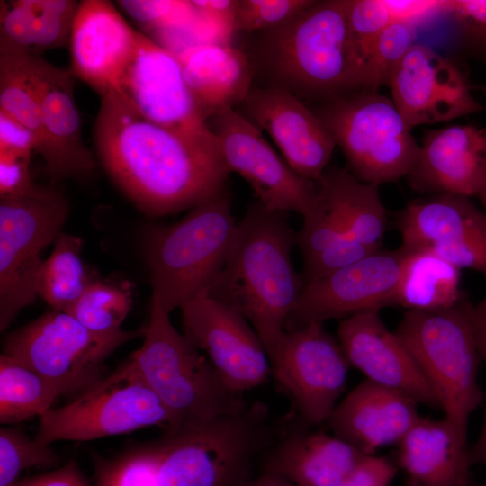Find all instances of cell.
<instances>
[{
	"mask_svg": "<svg viewBox=\"0 0 486 486\" xmlns=\"http://www.w3.org/2000/svg\"><path fill=\"white\" fill-rule=\"evenodd\" d=\"M68 214L64 194L39 185L26 194L0 200V330L36 299L40 253L62 232Z\"/></svg>",
	"mask_w": 486,
	"mask_h": 486,
	"instance_id": "cell-11",
	"label": "cell"
},
{
	"mask_svg": "<svg viewBox=\"0 0 486 486\" xmlns=\"http://www.w3.org/2000/svg\"><path fill=\"white\" fill-rule=\"evenodd\" d=\"M338 340L350 364L366 379L400 392L418 404L440 410L438 400L414 357L379 311H365L341 320Z\"/></svg>",
	"mask_w": 486,
	"mask_h": 486,
	"instance_id": "cell-20",
	"label": "cell"
},
{
	"mask_svg": "<svg viewBox=\"0 0 486 486\" xmlns=\"http://www.w3.org/2000/svg\"><path fill=\"white\" fill-rule=\"evenodd\" d=\"M472 308L465 296L446 310H406L395 331L431 386L468 463L469 418L484 399L478 382L482 360L472 331Z\"/></svg>",
	"mask_w": 486,
	"mask_h": 486,
	"instance_id": "cell-5",
	"label": "cell"
},
{
	"mask_svg": "<svg viewBox=\"0 0 486 486\" xmlns=\"http://www.w3.org/2000/svg\"><path fill=\"white\" fill-rule=\"evenodd\" d=\"M82 246L80 238L61 232L42 262L36 292L54 310L65 311L93 280L81 257Z\"/></svg>",
	"mask_w": 486,
	"mask_h": 486,
	"instance_id": "cell-32",
	"label": "cell"
},
{
	"mask_svg": "<svg viewBox=\"0 0 486 486\" xmlns=\"http://www.w3.org/2000/svg\"><path fill=\"white\" fill-rule=\"evenodd\" d=\"M237 108L269 134L297 175L319 184L336 142L320 117L302 100L280 88L253 84Z\"/></svg>",
	"mask_w": 486,
	"mask_h": 486,
	"instance_id": "cell-18",
	"label": "cell"
},
{
	"mask_svg": "<svg viewBox=\"0 0 486 486\" xmlns=\"http://www.w3.org/2000/svg\"><path fill=\"white\" fill-rule=\"evenodd\" d=\"M60 457L49 446L32 439L18 428H0V486H10L22 471L37 466H55Z\"/></svg>",
	"mask_w": 486,
	"mask_h": 486,
	"instance_id": "cell-38",
	"label": "cell"
},
{
	"mask_svg": "<svg viewBox=\"0 0 486 486\" xmlns=\"http://www.w3.org/2000/svg\"><path fill=\"white\" fill-rule=\"evenodd\" d=\"M471 320L481 360L486 363V299L472 305Z\"/></svg>",
	"mask_w": 486,
	"mask_h": 486,
	"instance_id": "cell-48",
	"label": "cell"
},
{
	"mask_svg": "<svg viewBox=\"0 0 486 486\" xmlns=\"http://www.w3.org/2000/svg\"><path fill=\"white\" fill-rule=\"evenodd\" d=\"M454 19L468 55L486 66V0L440 2Z\"/></svg>",
	"mask_w": 486,
	"mask_h": 486,
	"instance_id": "cell-42",
	"label": "cell"
},
{
	"mask_svg": "<svg viewBox=\"0 0 486 486\" xmlns=\"http://www.w3.org/2000/svg\"><path fill=\"white\" fill-rule=\"evenodd\" d=\"M94 143L111 179L152 217L192 209L224 190L230 174L211 128L184 130L153 122L118 89L102 95Z\"/></svg>",
	"mask_w": 486,
	"mask_h": 486,
	"instance_id": "cell-1",
	"label": "cell"
},
{
	"mask_svg": "<svg viewBox=\"0 0 486 486\" xmlns=\"http://www.w3.org/2000/svg\"><path fill=\"white\" fill-rule=\"evenodd\" d=\"M10 486H91L76 460L50 472L17 480Z\"/></svg>",
	"mask_w": 486,
	"mask_h": 486,
	"instance_id": "cell-47",
	"label": "cell"
},
{
	"mask_svg": "<svg viewBox=\"0 0 486 486\" xmlns=\"http://www.w3.org/2000/svg\"><path fill=\"white\" fill-rule=\"evenodd\" d=\"M145 328L96 333L62 310L44 313L10 333L4 353L73 398L104 376V361L121 346L144 336Z\"/></svg>",
	"mask_w": 486,
	"mask_h": 486,
	"instance_id": "cell-10",
	"label": "cell"
},
{
	"mask_svg": "<svg viewBox=\"0 0 486 486\" xmlns=\"http://www.w3.org/2000/svg\"><path fill=\"white\" fill-rule=\"evenodd\" d=\"M398 465L385 456L366 455L335 486H390Z\"/></svg>",
	"mask_w": 486,
	"mask_h": 486,
	"instance_id": "cell-45",
	"label": "cell"
},
{
	"mask_svg": "<svg viewBox=\"0 0 486 486\" xmlns=\"http://www.w3.org/2000/svg\"><path fill=\"white\" fill-rule=\"evenodd\" d=\"M28 62L54 157L48 173L50 181L88 176L96 167V161L82 139L73 74L30 52Z\"/></svg>",
	"mask_w": 486,
	"mask_h": 486,
	"instance_id": "cell-23",
	"label": "cell"
},
{
	"mask_svg": "<svg viewBox=\"0 0 486 486\" xmlns=\"http://www.w3.org/2000/svg\"><path fill=\"white\" fill-rule=\"evenodd\" d=\"M350 56L356 93L364 66L383 30L396 16L387 1L346 0Z\"/></svg>",
	"mask_w": 486,
	"mask_h": 486,
	"instance_id": "cell-35",
	"label": "cell"
},
{
	"mask_svg": "<svg viewBox=\"0 0 486 486\" xmlns=\"http://www.w3.org/2000/svg\"><path fill=\"white\" fill-rule=\"evenodd\" d=\"M313 3V0H238L234 31L257 32L288 22Z\"/></svg>",
	"mask_w": 486,
	"mask_h": 486,
	"instance_id": "cell-41",
	"label": "cell"
},
{
	"mask_svg": "<svg viewBox=\"0 0 486 486\" xmlns=\"http://www.w3.org/2000/svg\"><path fill=\"white\" fill-rule=\"evenodd\" d=\"M169 314L152 297L143 344L129 359L173 413L177 426L244 406L242 394L222 382L206 356L175 328Z\"/></svg>",
	"mask_w": 486,
	"mask_h": 486,
	"instance_id": "cell-7",
	"label": "cell"
},
{
	"mask_svg": "<svg viewBox=\"0 0 486 486\" xmlns=\"http://www.w3.org/2000/svg\"><path fill=\"white\" fill-rule=\"evenodd\" d=\"M401 248L430 249L458 268L486 274V212L469 197L438 194L410 202L398 214Z\"/></svg>",
	"mask_w": 486,
	"mask_h": 486,
	"instance_id": "cell-16",
	"label": "cell"
},
{
	"mask_svg": "<svg viewBox=\"0 0 486 486\" xmlns=\"http://www.w3.org/2000/svg\"><path fill=\"white\" fill-rule=\"evenodd\" d=\"M388 86L393 104L410 129L486 109L472 96L468 76L452 60L425 45L410 48L393 68Z\"/></svg>",
	"mask_w": 486,
	"mask_h": 486,
	"instance_id": "cell-17",
	"label": "cell"
},
{
	"mask_svg": "<svg viewBox=\"0 0 486 486\" xmlns=\"http://www.w3.org/2000/svg\"><path fill=\"white\" fill-rule=\"evenodd\" d=\"M343 151L348 171L374 185L392 183L415 167L421 147L392 100L377 92L354 93L315 112Z\"/></svg>",
	"mask_w": 486,
	"mask_h": 486,
	"instance_id": "cell-8",
	"label": "cell"
},
{
	"mask_svg": "<svg viewBox=\"0 0 486 486\" xmlns=\"http://www.w3.org/2000/svg\"><path fill=\"white\" fill-rule=\"evenodd\" d=\"M270 364L303 421L310 426L327 422L346 388L350 364L323 323L285 330Z\"/></svg>",
	"mask_w": 486,
	"mask_h": 486,
	"instance_id": "cell-12",
	"label": "cell"
},
{
	"mask_svg": "<svg viewBox=\"0 0 486 486\" xmlns=\"http://www.w3.org/2000/svg\"><path fill=\"white\" fill-rule=\"evenodd\" d=\"M79 4L74 0L1 1L0 40L35 55L66 47Z\"/></svg>",
	"mask_w": 486,
	"mask_h": 486,
	"instance_id": "cell-28",
	"label": "cell"
},
{
	"mask_svg": "<svg viewBox=\"0 0 486 486\" xmlns=\"http://www.w3.org/2000/svg\"><path fill=\"white\" fill-rule=\"evenodd\" d=\"M296 236L287 212L252 202L238 222L223 267L208 288L211 296L250 323L269 360L304 286L292 262Z\"/></svg>",
	"mask_w": 486,
	"mask_h": 486,
	"instance_id": "cell-2",
	"label": "cell"
},
{
	"mask_svg": "<svg viewBox=\"0 0 486 486\" xmlns=\"http://www.w3.org/2000/svg\"><path fill=\"white\" fill-rule=\"evenodd\" d=\"M407 395L367 379L337 404L327 423L333 435L366 455L399 444L420 418Z\"/></svg>",
	"mask_w": 486,
	"mask_h": 486,
	"instance_id": "cell-24",
	"label": "cell"
},
{
	"mask_svg": "<svg viewBox=\"0 0 486 486\" xmlns=\"http://www.w3.org/2000/svg\"><path fill=\"white\" fill-rule=\"evenodd\" d=\"M346 5L313 1L282 25L257 32L245 51L257 86L323 103L356 93Z\"/></svg>",
	"mask_w": 486,
	"mask_h": 486,
	"instance_id": "cell-3",
	"label": "cell"
},
{
	"mask_svg": "<svg viewBox=\"0 0 486 486\" xmlns=\"http://www.w3.org/2000/svg\"><path fill=\"white\" fill-rule=\"evenodd\" d=\"M140 32L109 1H81L71 31V73L102 95L118 89Z\"/></svg>",
	"mask_w": 486,
	"mask_h": 486,
	"instance_id": "cell-21",
	"label": "cell"
},
{
	"mask_svg": "<svg viewBox=\"0 0 486 486\" xmlns=\"http://www.w3.org/2000/svg\"><path fill=\"white\" fill-rule=\"evenodd\" d=\"M460 282L461 269L434 251H409L394 306L418 311L449 309L466 296Z\"/></svg>",
	"mask_w": 486,
	"mask_h": 486,
	"instance_id": "cell-30",
	"label": "cell"
},
{
	"mask_svg": "<svg viewBox=\"0 0 486 486\" xmlns=\"http://www.w3.org/2000/svg\"><path fill=\"white\" fill-rule=\"evenodd\" d=\"M61 394L37 372L5 355L0 356V422L10 425L40 417Z\"/></svg>",
	"mask_w": 486,
	"mask_h": 486,
	"instance_id": "cell-33",
	"label": "cell"
},
{
	"mask_svg": "<svg viewBox=\"0 0 486 486\" xmlns=\"http://www.w3.org/2000/svg\"><path fill=\"white\" fill-rule=\"evenodd\" d=\"M405 486H470L469 463L447 420L420 418L398 444Z\"/></svg>",
	"mask_w": 486,
	"mask_h": 486,
	"instance_id": "cell-27",
	"label": "cell"
},
{
	"mask_svg": "<svg viewBox=\"0 0 486 486\" xmlns=\"http://www.w3.org/2000/svg\"><path fill=\"white\" fill-rule=\"evenodd\" d=\"M118 90L153 122L184 130L210 129L177 57L142 32Z\"/></svg>",
	"mask_w": 486,
	"mask_h": 486,
	"instance_id": "cell-19",
	"label": "cell"
},
{
	"mask_svg": "<svg viewBox=\"0 0 486 486\" xmlns=\"http://www.w3.org/2000/svg\"><path fill=\"white\" fill-rule=\"evenodd\" d=\"M184 79L209 119L238 106L254 80L245 51L230 44H201L176 55Z\"/></svg>",
	"mask_w": 486,
	"mask_h": 486,
	"instance_id": "cell-26",
	"label": "cell"
},
{
	"mask_svg": "<svg viewBox=\"0 0 486 486\" xmlns=\"http://www.w3.org/2000/svg\"><path fill=\"white\" fill-rule=\"evenodd\" d=\"M408 255L401 247L395 250L381 248L337 273L305 284L285 330L394 306Z\"/></svg>",
	"mask_w": 486,
	"mask_h": 486,
	"instance_id": "cell-15",
	"label": "cell"
},
{
	"mask_svg": "<svg viewBox=\"0 0 486 486\" xmlns=\"http://www.w3.org/2000/svg\"><path fill=\"white\" fill-rule=\"evenodd\" d=\"M237 225L225 188L177 222L148 230L144 251L152 297L166 311L180 309L210 287L224 266Z\"/></svg>",
	"mask_w": 486,
	"mask_h": 486,
	"instance_id": "cell-6",
	"label": "cell"
},
{
	"mask_svg": "<svg viewBox=\"0 0 486 486\" xmlns=\"http://www.w3.org/2000/svg\"><path fill=\"white\" fill-rule=\"evenodd\" d=\"M177 426L173 413L128 358L68 403L40 417L35 440L89 441L151 427Z\"/></svg>",
	"mask_w": 486,
	"mask_h": 486,
	"instance_id": "cell-9",
	"label": "cell"
},
{
	"mask_svg": "<svg viewBox=\"0 0 486 486\" xmlns=\"http://www.w3.org/2000/svg\"><path fill=\"white\" fill-rule=\"evenodd\" d=\"M132 304V292L126 284L93 279L82 295L65 312L96 333L122 329Z\"/></svg>",
	"mask_w": 486,
	"mask_h": 486,
	"instance_id": "cell-34",
	"label": "cell"
},
{
	"mask_svg": "<svg viewBox=\"0 0 486 486\" xmlns=\"http://www.w3.org/2000/svg\"><path fill=\"white\" fill-rule=\"evenodd\" d=\"M274 441L268 409L261 402L182 423L160 439L156 486H241Z\"/></svg>",
	"mask_w": 486,
	"mask_h": 486,
	"instance_id": "cell-4",
	"label": "cell"
},
{
	"mask_svg": "<svg viewBox=\"0 0 486 486\" xmlns=\"http://www.w3.org/2000/svg\"><path fill=\"white\" fill-rule=\"evenodd\" d=\"M420 147L407 176L414 192L470 198L486 190V127L456 124L428 130Z\"/></svg>",
	"mask_w": 486,
	"mask_h": 486,
	"instance_id": "cell-22",
	"label": "cell"
},
{
	"mask_svg": "<svg viewBox=\"0 0 486 486\" xmlns=\"http://www.w3.org/2000/svg\"><path fill=\"white\" fill-rule=\"evenodd\" d=\"M303 220L302 228L296 236V245L303 258L340 239L350 238L333 204L320 187L318 200Z\"/></svg>",
	"mask_w": 486,
	"mask_h": 486,
	"instance_id": "cell-39",
	"label": "cell"
},
{
	"mask_svg": "<svg viewBox=\"0 0 486 486\" xmlns=\"http://www.w3.org/2000/svg\"><path fill=\"white\" fill-rule=\"evenodd\" d=\"M472 89H476V90H479V91H482V92L486 93V84H484V85H480V86H472Z\"/></svg>",
	"mask_w": 486,
	"mask_h": 486,
	"instance_id": "cell-52",
	"label": "cell"
},
{
	"mask_svg": "<svg viewBox=\"0 0 486 486\" xmlns=\"http://www.w3.org/2000/svg\"><path fill=\"white\" fill-rule=\"evenodd\" d=\"M35 150L36 141L31 131L0 109V153L32 156Z\"/></svg>",
	"mask_w": 486,
	"mask_h": 486,
	"instance_id": "cell-46",
	"label": "cell"
},
{
	"mask_svg": "<svg viewBox=\"0 0 486 486\" xmlns=\"http://www.w3.org/2000/svg\"><path fill=\"white\" fill-rule=\"evenodd\" d=\"M208 123L219 140L228 170L248 183L256 201L275 212H294L303 217L310 212L318 200V184L297 175L260 128L233 108L217 112Z\"/></svg>",
	"mask_w": 486,
	"mask_h": 486,
	"instance_id": "cell-13",
	"label": "cell"
},
{
	"mask_svg": "<svg viewBox=\"0 0 486 486\" xmlns=\"http://www.w3.org/2000/svg\"><path fill=\"white\" fill-rule=\"evenodd\" d=\"M263 456L262 472L295 486H335L366 454L334 435L300 428L274 440Z\"/></svg>",
	"mask_w": 486,
	"mask_h": 486,
	"instance_id": "cell-25",
	"label": "cell"
},
{
	"mask_svg": "<svg viewBox=\"0 0 486 486\" xmlns=\"http://www.w3.org/2000/svg\"><path fill=\"white\" fill-rule=\"evenodd\" d=\"M118 5L148 33L179 30L195 14L192 1L122 0Z\"/></svg>",
	"mask_w": 486,
	"mask_h": 486,
	"instance_id": "cell-40",
	"label": "cell"
},
{
	"mask_svg": "<svg viewBox=\"0 0 486 486\" xmlns=\"http://www.w3.org/2000/svg\"><path fill=\"white\" fill-rule=\"evenodd\" d=\"M482 204L483 205L485 211H486V190H484L482 193H481L478 195Z\"/></svg>",
	"mask_w": 486,
	"mask_h": 486,
	"instance_id": "cell-51",
	"label": "cell"
},
{
	"mask_svg": "<svg viewBox=\"0 0 486 486\" xmlns=\"http://www.w3.org/2000/svg\"><path fill=\"white\" fill-rule=\"evenodd\" d=\"M32 156L0 153V199H12L29 193L36 184L30 173Z\"/></svg>",
	"mask_w": 486,
	"mask_h": 486,
	"instance_id": "cell-44",
	"label": "cell"
},
{
	"mask_svg": "<svg viewBox=\"0 0 486 486\" xmlns=\"http://www.w3.org/2000/svg\"><path fill=\"white\" fill-rule=\"evenodd\" d=\"M29 52L0 40V109L31 131L36 141L35 152L49 173L54 157L42 123L36 86L29 68Z\"/></svg>",
	"mask_w": 486,
	"mask_h": 486,
	"instance_id": "cell-31",
	"label": "cell"
},
{
	"mask_svg": "<svg viewBox=\"0 0 486 486\" xmlns=\"http://www.w3.org/2000/svg\"><path fill=\"white\" fill-rule=\"evenodd\" d=\"M160 440L137 446L115 458L94 454V486H156Z\"/></svg>",
	"mask_w": 486,
	"mask_h": 486,
	"instance_id": "cell-36",
	"label": "cell"
},
{
	"mask_svg": "<svg viewBox=\"0 0 486 486\" xmlns=\"http://www.w3.org/2000/svg\"><path fill=\"white\" fill-rule=\"evenodd\" d=\"M241 486H295L286 479L274 473L262 472L253 475Z\"/></svg>",
	"mask_w": 486,
	"mask_h": 486,
	"instance_id": "cell-50",
	"label": "cell"
},
{
	"mask_svg": "<svg viewBox=\"0 0 486 486\" xmlns=\"http://www.w3.org/2000/svg\"><path fill=\"white\" fill-rule=\"evenodd\" d=\"M381 248L351 238H343L327 248L303 258V284L315 282L340 271Z\"/></svg>",
	"mask_w": 486,
	"mask_h": 486,
	"instance_id": "cell-43",
	"label": "cell"
},
{
	"mask_svg": "<svg viewBox=\"0 0 486 486\" xmlns=\"http://www.w3.org/2000/svg\"><path fill=\"white\" fill-rule=\"evenodd\" d=\"M184 335L209 359L222 382L243 394L266 381L271 364L259 336L238 312L202 292L181 308Z\"/></svg>",
	"mask_w": 486,
	"mask_h": 486,
	"instance_id": "cell-14",
	"label": "cell"
},
{
	"mask_svg": "<svg viewBox=\"0 0 486 486\" xmlns=\"http://www.w3.org/2000/svg\"><path fill=\"white\" fill-rule=\"evenodd\" d=\"M416 31L411 21L394 19L382 32L364 66L359 92H377L388 86L393 68L415 44Z\"/></svg>",
	"mask_w": 486,
	"mask_h": 486,
	"instance_id": "cell-37",
	"label": "cell"
},
{
	"mask_svg": "<svg viewBox=\"0 0 486 486\" xmlns=\"http://www.w3.org/2000/svg\"><path fill=\"white\" fill-rule=\"evenodd\" d=\"M318 185L330 200L350 238L382 248L387 212L378 185L364 183L338 166L327 167Z\"/></svg>",
	"mask_w": 486,
	"mask_h": 486,
	"instance_id": "cell-29",
	"label": "cell"
},
{
	"mask_svg": "<svg viewBox=\"0 0 486 486\" xmlns=\"http://www.w3.org/2000/svg\"><path fill=\"white\" fill-rule=\"evenodd\" d=\"M468 461L471 466L486 465V414L477 440L468 448Z\"/></svg>",
	"mask_w": 486,
	"mask_h": 486,
	"instance_id": "cell-49",
	"label": "cell"
},
{
	"mask_svg": "<svg viewBox=\"0 0 486 486\" xmlns=\"http://www.w3.org/2000/svg\"><path fill=\"white\" fill-rule=\"evenodd\" d=\"M484 486H486V485H484Z\"/></svg>",
	"mask_w": 486,
	"mask_h": 486,
	"instance_id": "cell-53",
	"label": "cell"
}]
</instances>
